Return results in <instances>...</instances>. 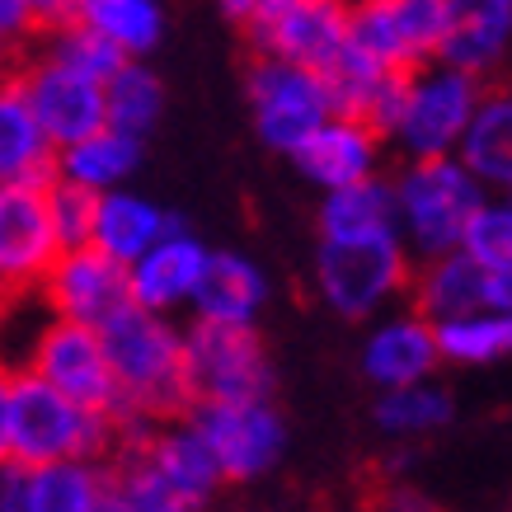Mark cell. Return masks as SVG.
I'll return each mask as SVG.
<instances>
[{"label": "cell", "instance_id": "obj_25", "mask_svg": "<svg viewBox=\"0 0 512 512\" xmlns=\"http://www.w3.org/2000/svg\"><path fill=\"white\" fill-rule=\"evenodd\" d=\"M461 151V170L475 179V184H512V99L508 90H484V99L470 113L466 132L456 141Z\"/></svg>", "mask_w": 512, "mask_h": 512}, {"label": "cell", "instance_id": "obj_29", "mask_svg": "<svg viewBox=\"0 0 512 512\" xmlns=\"http://www.w3.org/2000/svg\"><path fill=\"white\" fill-rule=\"evenodd\" d=\"M433 343H437V357L480 367V362H494V357H503L512 348V320L503 311L456 315V320L433 325Z\"/></svg>", "mask_w": 512, "mask_h": 512}, {"label": "cell", "instance_id": "obj_26", "mask_svg": "<svg viewBox=\"0 0 512 512\" xmlns=\"http://www.w3.org/2000/svg\"><path fill=\"white\" fill-rule=\"evenodd\" d=\"M137 165H141V141L123 137L113 127L57 151V179L85 188V193H113V188H123L127 174H137Z\"/></svg>", "mask_w": 512, "mask_h": 512}, {"label": "cell", "instance_id": "obj_11", "mask_svg": "<svg viewBox=\"0 0 512 512\" xmlns=\"http://www.w3.org/2000/svg\"><path fill=\"white\" fill-rule=\"evenodd\" d=\"M249 99H254V123H259V137L273 151H287L292 156L301 141L311 137L315 127L334 118L325 99V85L315 71L306 66H287V62H259L249 66Z\"/></svg>", "mask_w": 512, "mask_h": 512}, {"label": "cell", "instance_id": "obj_21", "mask_svg": "<svg viewBox=\"0 0 512 512\" xmlns=\"http://www.w3.org/2000/svg\"><path fill=\"white\" fill-rule=\"evenodd\" d=\"M0 184H57V151L15 76H0Z\"/></svg>", "mask_w": 512, "mask_h": 512}, {"label": "cell", "instance_id": "obj_37", "mask_svg": "<svg viewBox=\"0 0 512 512\" xmlns=\"http://www.w3.org/2000/svg\"><path fill=\"white\" fill-rule=\"evenodd\" d=\"M381 512H447L442 503H433V498L423 494V489H409V484H395L386 494V503H381Z\"/></svg>", "mask_w": 512, "mask_h": 512}, {"label": "cell", "instance_id": "obj_10", "mask_svg": "<svg viewBox=\"0 0 512 512\" xmlns=\"http://www.w3.org/2000/svg\"><path fill=\"white\" fill-rule=\"evenodd\" d=\"M188 428L198 433L221 480H259L278 466L287 428L268 400L254 404H193Z\"/></svg>", "mask_w": 512, "mask_h": 512}, {"label": "cell", "instance_id": "obj_38", "mask_svg": "<svg viewBox=\"0 0 512 512\" xmlns=\"http://www.w3.org/2000/svg\"><path fill=\"white\" fill-rule=\"evenodd\" d=\"M29 29H33L29 5H24V0H0V43H10V38H24Z\"/></svg>", "mask_w": 512, "mask_h": 512}, {"label": "cell", "instance_id": "obj_14", "mask_svg": "<svg viewBox=\"0 0 512 512\" xmlns=\"http://www.w3.org/2000/svg\"><path fill=\"white\" fill-rule=\"evenodd\" d=\"M15 80L29 99L38 127H43V137L52 141V151H66V146L104 132V85L99 80L80 76V71L52 62V57L19 66Z\"/></svg>", "mask_w": 512, "mask_h": 512}, {"label": "cell", "instance_id": "obj_35", "mask_svg": "<svg viewBox=\"0 0 512 512\" xmlns=\"http://www.w3.org/2000/svg\"><path fill=\"white\" fill-rule=\"evenodd\" d=\"M104 470L118 475V484H123V494H127V508L132 512H202L198 503H184V498L165 494L137 461H118V466H104Z\"/></svg>", "mask_w": 512, "mask_h": 512}, {"label": "cell", "instance_id": "obj_42", "mask_svg": "<svg viewBox=\"0 0 512 512\" xmlns=\"http://www.w3.org/2000/svg\"><path fill=\"white\" fill-rule=\"evenodd\" d=\"M76 5H80V0H71V10H76Z\"/></svg>", "mask_w": 512, "mask_h": 512}, {"label": "cell", "instance_id": "obj_39", "mask_svg": "<svg viewBox=\"0 0 512 512\" xmlns=\"http://www.w3.org/2000/svg\"><path fill=\"white\" fill-rule=\"evenodd\" d=\"M94 512H132L127 508V494L123 484H118V475L113 470L99 466V494H94Z\"/></svg>", "mask_w": 512, "mask_h": 512}, {"label": "cell", "instance_id": "obj_1", "mask_svg": "<svg viewBox=\"0 0 512 512\" xmlns=\"http://www.w3.org/2000/svg\"><path fill=\"white\" fill-rule=\"evenodd\" d=\"M104 357H109L113 386H118V414L141 423H170L193 414V390L184 372V334L165 325V315L127 306L99 329Z\"/></svg>", "mask_w": 512, "mask_h": 512}, {"label": "cell", "instance_id": "obj_19", "mask_svg": "<svg viewBox=\"0 0 512 512\" xmlns=\"http://www.w3.org/2000/svg\"><path fill=\"white\" fill-rule=\"evenodd\" d=\"M437 362L442 357H437V343H433V325L414 311L376 325L367 348H362V372L372 376L381 390L423 386Z\"/></svg>", "mask_w": 512, "mask_h": 512}, {"label": "cell", "instance_id": "obj_27", "mask_svg": "<svg viewBox=\"0 0 512 512\" xmlns=\"http://www.w3.org/2000/svg\"><path fill=\"white\" fill-rule=\"evenodd\" d=\"M71 15L90 24L104 43H113L127 62L146 57L165 33V5L160 0H80Z\"/></svg>", "mask_w": 512, "mask_h": 512}, {"label": "cell", "instance_id": "obj_13", "mask_svg": "<svg viewBox=\"0 0 512 512\" xmlns=\"http://www.w3.org/2000/svg\"><path fill=\"white\" fill-rule=\"evenodd\" d=\"M57 254L62 245L47 212V188L0 184V296L38 292Z\"/></svg>", "mask_w": 512, "mask_h": 512}, {"label": "cell", "instance_id": "obj_31", "mask_svg": "<svg viewBox=\"0 0 512 512\" xmlns=\"http://www.w3.org/2000/svg\"><path fill=\"white\" fill-rule=\"evenodd\" d=\"M376 423L386 433L414 437V433H437L442 423H451V395L437 386H404V390H381L376 404Z\"/></svg>", "mask_w": 512, "mask_h": 512}, {"label": "cell", "instance_id": "obj_8", "mask_svg": "<svg viewBox=\"0 0 512 512\" xmlns=\"http://www.w3.org/2000/svg\"><path fill=\"white\" fill-rule=\"evenodd\" d=\"M409 254H404L400 235L390 240H353V245H320L315 259V282L320 296L348 320H367L386 301L409 287Z\"/></svg>", "mask_w": 512, "mask_h": 512}, {"label": "cell", "instance_id": "obj_12", "mask_svg": "<svg viewBox=\"0 0 512 512\" xmlns=\"http://www.w3.org/2000/svg\"><path fill=\"white\" fill-rule=\"evenodd\" d=\"M38 292L47 301V315L76 320V325L90 329H104L113 315H123L132 306L127 268L113 264L109 254H99L94 245L62 249L57 264L47 268V278L38 282Z\"/></svg>", "mask_w": 512, "mask_h": 512}, {"label": "cell", "instance_id": "obj_41", "mask_svg": "<svg viewBox=\"0 0 512 512\" xmlns=\"http://www.w3.org/2000/svg\"><path fill=\"white\" fill-rule=\"evenodd\" d=\"M5 414H10V367H0V466L10 461V423H5Z\"/></svg>", "mask_w": 512, "mask_h": 512}, {"label": "cell", "instance_id": "obj_9", "mask_svg": "<svg viewBox=\"0 0 512 512\" xmlns=\"http://www.w3.org/2000/svg\"><path fill=\"white\" fill-rule=\"evenodd\" d=\"M245 33L268 62L325 71L348 43V0H264Z\"/></svg>", "mask_w": 512, "mask_h": 512}, {"label": "cell", "instance_id": "obj_28", "mask_svg": "<svg viewBox=\"0 0 512 512\" xmlns=\"http://www.w3.org/2000/svg\"><path fill=\"white\" fill-rule=\"evenodd\" d=\"M165 109V85L151 66L123 62L104 80V127L123 132V137H146Z\"/></svg>", "mask_w": 512, "mask_h": 512}, {"label": "cell", "instance_id": "obj_16", "mask_svg": "<svg viewBox=\"0 0 512 512\" xmlns=\"http://www.w3.org/2000/svg\"><path fill=\"white\" fill-rule=\"evenodd\" d=\"M512 38V0H447V33L437 62L461 76H494L508 57Z\"/></svg>", "mask_w": 512, "mask_h": 512}, {"label": "cell", "instance_id": "obj_22", "mask_svg": "<svg viewBox=\"0 0 512 512\" xmlns=\"http://www.w3.org/2000/svg\"><path fill=\"white\" fill-rule=\"evenodd\" d=\"M151 480L165 489V494L184 498V503H207V498L217 494V461L207 456V447L198 442V433L193 428H165V433H151L146 437V447H141V456H132ZM118 466V461H113Z\"/></svg>", "mask_w": 512, "mask_h": 512}, {"label": "cell", "instance_id": "obj_36", "mask_svg": "<svg viewBox=\"0 0 512 512\" xmlns=\"http://www.w3.org/2000/svg\"><path fill=\"white\" fill-rule=\"evenodd\" d=\"M29 480H33V470L15 466V461L0 466V512H24L29 508Z\"/></svg>", "mask_w": 512, "mask_h": 512}, {"label": "cell", "instance_id": "obj_15", "mask_svg": "<svg viewBox=\"0 0 512 512\" xmlns=\"http://www.w3.org/2000/svg\"><path fill=\"white\" fill-rule=\"evenodd\" d=\"M409 292H414V315H423L428 325L475 311L508 315L512 273H489L475 259H466L461 249H451V254L423 259V273H409Z\"/></svg>", "mask_w": 512, "mask_h": 512}, {"label": "cell", "instance_id": "obj_7", "mask_svg": "<svg viewBox=\"0 0 512 512\" xmlns=\"http://www.w3.org/2000/svg\"><path fill=\"white\" fill-rule=\"evenodd\" d=\"M447 33V0H357L348 5V43L386 71H419L437 62Z\"/></svg>", "mask_w": 512, "mask_h": 512}, {"label": "cell", "instance_id": "obj_17", "mask_svg": "<svg viewBox=\"0 0 512 512\" xmlns=\"http://www.w3.org/2000/svg\"><path fill=\"white\" fill-rule=\"evenodd\" d=\"M207 254L212 249L188 231H170L165 240H156L137 264H127L132 306L151 315H165L174 306H184L188 296H193V287H198L202 268H207Z\"/></svg>", "mask_w": 512, "mask_h": 512}, {"label": "cell", "instance_id": "obj_6", "mask_svg": "<svg viewBox=\"0 0 512 512\" xmlns=\"http://www.w3.org/2000/svg\"><path fill=\"white\" fill-rule=\"evenodd\" d=\"M24 362H29V367H19V372H33L38 381H47L57 395H66V400L80 404V409L118 414V386H113L99 329L47 315L43 325H38V334H33Z\"/></svg>", "mask_w": 512, "mask_h": 512}, {"label": "cell", "instance_id": "obj_24", "mask_svg": "<svg viewBox=\"0 0 512 512\" xmlns=\"http://www.w3.org/2000/svg\"><path fill=\"white\" fill-rule=\"evenodd\" d=\"M395 226V193L386 179H357L348 188L325 193L320 207V245H353V240H390Z\"/></svg>", "mask_w": 512, "mask_h": 512}, {"label": "cell", "instance_id": "obj_18", "mask_svg": "<svg viewBox=\"0 0 512 512\" xmlns=\"http://www.w3.org/2000/svg\"><path fill=\"white\" fill-rule=\"evenodd\" d=\"M292 160L301 165V174L320 184L325 193L348 188L357 179H372L376 170V132L357 118H325L311 137L292 151Z\"/></svg>", "mask_w": 512, "mask_h": 512}, {"label": "cell", "instance_id": "obj_32", "mask_svg": "<svg viewBox=\"0 0 512 512\" xmlns=\"http://www.w3.org/2000/svg\"><path fill=\"white\" fill-rule=\"evenodd\" d=\"M43 57H52V62L71 66V71H80V76L99 80V85H104V80H109L113 71L127 62L118 47L104 43V38H99L90 24H80L76 15L62 19V24L52 29V38H47V52H43Z\"/></svg>", "mask_w": 512, "mask_h": 512}, {"label": "cell", "instance_id": "obj_23", "mask_svg": "<svg viewBox=\"0 0 512 512\" xmlns=\"http://www.w3.org/2000/svg\"><path fill=\"white\" fill-rule=\"evenodd\" d=\"M264 296H268V282L249 259H240V254H207V268H202V278L188 301H193L202 325L249 329L254 315L264 311Z\"/></svg>", "mask_w": 512, "mask_h": 512}, {"label": "cell", "instance_id": "obj_20", "mask_svg": "<svg viewBox=\"0 0 512 512\" xmlns=\"http://www.w3.org/2000/svg\"><path fill=\"white\" fill-rule=\"evenodd\" d=\"M170 231H184V221L174 212H160L156 202L137 198L127 188H113V193H99V207H94V235L90 245L99 254H109L113 264H137L146 249L165 240Z\"/></svg>", "mask_w": 512, "mask_h": 512}, {"label": "cell", "instance_id": "obj_2", "mask_svg": "<svg viewBox=\"0 0 512 512\" xmlns=\"http://www.w3.org/2000/svg\"><path fill=\"white\" fill-rule=\"evenodd\" d=\"M10 461L24 470L85 461L104 466L113 447V414L80 409L33 372H10Z\"/></svg>", "mask_w": 512, "mask_h": 512}, {"label": "cell", "instance_id": "obj_3", "mask_svg": "<svg viewBox=\"0 0 512 512\" xmlns=\"http://www.w3.org/2000/svg\"><path fill=\"white\" fill-rule=\"evenodd\" d=\"M395 193V226L419 249L423 259L451 254L466 235V221L484 202V188L470 179L451 156L442 160H414L409 170L390 184Z\"/></svg>", "mask_w": 512, "mask_h": 512}, {"label": "cell", "instance_id": "obj_40", "mask_svg": "<svg viewBox=\"0 0 512 512\" xmlns=\"http://www.w3.org/2000/svg\"><path fill=\"white\" fill-rule=\"evenodd\" d=\"M29 5V19H33V29L38 24H62V19H71V0H24Z\"/></svg>", "mask_w": 512, "mask_h": 512}, {"label": "cell", "instance_id": "obj_4", "mask_svg": "<svg viewBox=\"0 0 512 512\" xmlns=\"http://www.w3.org/2000/svg\"><path fill=\"white\" fill-rule=\"evenodd\" d=\"M193 404H254L273 395V362L254 325H193L184 334Z\"/></svg>", "mask_w": 512, "mask_h": 512}, {"label": "cell", "instance_id": "obj_5", "mask_svg": "<svg viewBox=\"0 0 512 512\" xmlns=\"http://www.w3.org/2000/svg\"><path fill=\"white\" fill-rule=\"evenodd\" d=\"M484 99V80L461 76L451 66H419L404 85V104L390 137L414 160H442L456 151L470 113Z\"/></svg>", "mask_w": 512, "mask_h": 512}, {"label": "cell", "instance_id": "obj_33", "mask_svg": "<svg viewBox=\"0 0 512 512\" xmlns=\"http://www.w3.org/2000/svg\"><path fill=\"white\" fill-rule=\"evenodd\" d=\"M461 254L475 259L489 273H512V207L508 202H489L484 198L475 207V217L466 221V235H461Z\"/></svg>", "mask_w": 512, "mask_h": 512}, {"label": "cell", "instance_id": "obj_30", "mask_svg": "<svg viewBox=\"0 0 512 512\" xmlns=\"http://www.w3.org/2000/svg\"><path fill=\"white\" fill-rule=\"evenodd\" d=\"M94 494H99V466L62 461V466L33 470L24 512H94Z\"/></svg>", "mask_w": 512, "mask_h": 512}, {"label": "cell", "instance_id": "obj_34", "mask_svg": "<svg viewBox=\"0 0 512 512\" xmlns=\"http://www.w3.org/2000/svg\"><path fill=\"white\" fill-rule=\"evenodd\" d=\"M94 207H99V193H85V188L62 184V179L47 188V212H52L57 245H62V249H85V245H90Z\"/></svg>", "mask_w": 512, "mask_h": 512}]
</instances>
